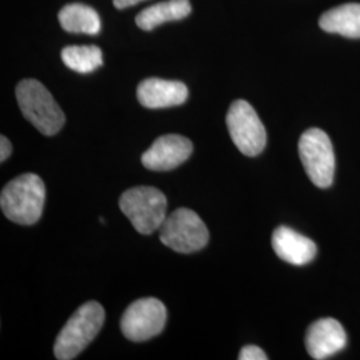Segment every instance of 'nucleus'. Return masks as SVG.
<instances>
[{
  "label": "nucleus",
  "mask_w": 360,
  "mask_h": 360,
  "mask_svg": "<svg viewBox=\"0 0 360 360\" xmlns=\"http://www.w3.org/2000/svg\"><path fill=\"white\" fill-rule=\"evenodd\" d=\"M46 203V186L37 174H23L8 181L0 195V207L6 218L22 226L38 221Z\"/></svg>",
  "instance_id": "nucleus-1"
},
{
  "label": "nucleus",
  "mask_w": 360,
  "mask_h": 360,
  "mask_svg": "<svg viewBox=\"0 0 360 360\" xmlns=\"http://www.w3.org/2000/svg\"><path fill=\"white\" fill-rule=\"evenodd\" d=\"M104 309L95 300L80 306L58 335L53 354L59 360H71L90 345L103 327Z\"/></svg>",
  "instance_id": "nucleus-2"
},
{
  "label": "nucleus",
  "mask_w": 360,
  "mask_h": 360,
  "mask_svg": "<svg viewBox=\"0 0 360 360\" xmlns=\"http://www.w3.org/2000/svg\"><path fill=\"white\" fill-rule=\"evenodd\" d=\"M15 94L25 117L43 135L52 136L63 129L65 114L40 82L25 79L16 86Z\"/></svg>",
  "instance_id": "nucleus-3"
},
{
  "label": "nucleus",
  "mask_w": 360,
  "mask_h": 360,
  "mask_svg": "<svg viewBox=\"0 0 360 360\" xmlns=\"http://www.w3.org/2000/svg\"><path fill=\"white\" fill-rule=\"evenodd\" d=\"M119 207L134 229L143 235L159 230L167 218V198L155 187L139 186L129 188L122 193Z\"/></svg>",
  "instance_id": "nucleus-4"
},
{
  "label": "nucleus",
  "mask_w": 360,
  "mask_h": 360,
  "mask_svg": "<svg viewBox=\"0 0 360 360\" xmlns=\"http://www.w3.org/2000/svg\"><path fill=\"white\" fill-rule=\"evenodd\" d=\"M159 236L163 245L180 254L200 251L210 240L205 221L188 208H178L168 215L159 229Z\"/></svg>",
  "instance_id": "nucleus-5"
},
{
  "label": "nucleus",
  "mask_w": 360,
  "mask_h": 360,
  "mask_svg": "<svg viewBox=\"0 0 360 360\" xmlns=\"http://www.w3.org/2000/svg\"><path fill=\"white\" fill-rule=\"evenodd\" d=\"M299 156L309 180L319 188L333 184L335 154L328 135L321 129H309L299 139Z\"/></svg>",
  "instance_id": "nucleus-6"
},
{
  "label": "nucleus",
  "mask_w": 360,
  "mask_h": 360,
  "mask_svg": "<svg viewBox=\"0 0 360 360\" xmlns=\"http://www.w3.org/2000/svg\"><path fill=\"white\" fill-rule=\"evenodd\" d=\"M227 127L232 142L242 154L257 156L267 143L266 129L254 107L245 101H235L227 112Z\"/></svg>",
  "instance_id": "nucleus-7"
},
{
  "label": "nucleus",
  "mask_w": 360,
  "mask_h": 360,
  "mask_svg": "<svg viewBox=\"0 0 360 360\" xmlns=\"http://www.w3.org/2000/svg\"><path fill=\"white\" fill-rule=\"evenodd\" d=\"M166 306L155 297H144L129 304L124 311L120 330L132 342H146L160 334L166 326Z\"/></svg>",
  "instance_id": "nucleus-8"
},
{
  "label": "nucleus",
  "mask_w": 360,
  "mask_h": 360,
  "mask_svg": "<svg viewBox=\"0 0 360 360\" xmlns=\"http://www.w3.org/2000/svg\"><path fill=\"white\" fill-rule=\"evenodd\" d=\"M193 143L180 135L158 138L142 155V165L147 169L165 172L183 165L193 154Z\"/></svg>",
  "instance_id": "nucleus-9"
},
{
  "label": "nucleus",
  "mask_w": 360,
  "mask_h": 360,
  "mask_svg": "<svg viewBox=\"0 0 360 360\" xmlns=\"http://www.w3.org/2000/svg\"><path fill=\"white\" fill-rule=\"evenodd\" d=\"M347 346V335L343 326L333 318H324L309 326L306 335V348L309 356L323 360L340 352Z\"/></svg>",
  "instance_id": "nucleus-10"
},
{
  "label": "nucleus",
  "mask_w": 360,
  "mask_h": 360,
  "mask_svg": "<svg viewBox=\"0 0 360 360\" xmlns=\"http://www.w3.org/2000/svg\"><path fill=\"white\" fill-rule=\"evenodd\" d=\"M136 96L143 107L159 110L184 103L188 98V89L178 80L148 77L138 86Z\"/></svg>",
  "instance_id": "nucleus-11"
},
{
  "label": "nucleus",
  "mask_w": 360,
  "mask_h": 360,
  "mask_svg": "<svg viewBox=\"0 0 360 360\" xmlns=\"http://www.w3.org/2000/svg\"><path fill=\"white\" fill-rule=\"evenodd\" d=\"M272 248L284 262L294 266H304L316 257V245L295 230L281 226L272 233Z\"/></svg>",
  "instance_id": "nucleus-12"
},
{
  "label": "nucleus",
  "mask_w": 360,
  "mask_h": 360,
  "mask_svg": "<svg viewBox=\"0 0 360 360\" xmlns=\"http://www.w3.org/2000/svg\"><path fill=\"white\" fill-rule=\"evenodd\" d=\"M319 26L330 34L346 38H360V4L348 3L323 13Z\"/></svg>",
  "instance_id": "nucleus-13"
},
{
  "label": "nucleus",
  "mask_w": 360,
  "mask_h": 360,
  "mask_svg": "<svg viewBox=\"0 0 360 360\" xmlns=\"http://www.w3.org/2000/svg\"><path fill=\"white\" fill-rule=\"evenodd\" d=\"M191 13V3L190 0H166L156 3L154 6L144 8L136 15V25L144 31H151L158 26L180 20L187 18Z\"/></svg>",
  "instance_id": "nucleus-14"
},
{
  "label": "nucleus",
  "mask_w": 360,
  "mask_h": 360,
  "mask_svg": "<svg viewBox=\"0 0 360 360\" xmlns=\"http://www.w3.org/2000/svg\"><path fill=\"white\" fill-rule=\"evenodd\" d=\"M59 23L67 32L96 35L102 28L101 16L90 6L71 3L65 6L58 15Z\"/></svg>",
  "instance_id": "nucleus-15"
},
{
  "label": "nucleus",
  "mask_w": 360,
  "mask_h": 360,
  "mask_svg": "<svg viewBox=\"0 0 360 360\" xmlns=\"http://www.w3.org/2000/svg\"><path fill=\"white\" fill-rule=\"evenodd\" d=\"M62 60L75 72L90 74L103 65V52L98 46H68L62 50Z\"/></svg>",
  "instance_id": "nucleus-16"
},
{
  "label": "nucleus",
  "mask_w": 360,
  "mask_h": 360,
  "mask_svg": "<svg viewBox=\"0 0 360 360\" xmlns=\"http://www.w3.org/2000/svg\"><path fill=\"white\" fill-rule=\"evenodd\" d=\"M239 360H267V355L262 348L250 345L240 349Z\"/></svg>",
  "instance_id": "nucleus-17"
},
{
  "label": "nucleus",
  "mask_w": 360,
  "mask_h": 360,
  "mask_svg": "<svg viewBox=\"0 0 360 360\" xmlns=\"http://www.w3.org/2000/svg\"><path fill=\"white\" fill-rule=\"evenodd\" d=\"M11 153H13V146H11V143H10V141H8L4 135H1V136H0V162L7 160V159L10 158Z\"/></svg>",
  "instance_id": "nucleus-18"
},
{
  "label": "nucleus",
  "mask_w": 360,
  "mask_h": 360,
  "mask_svg": "<svg viewBox=\"0 0 360 360\" xmlns=\"http://www.w3.org/2000/svg\"><path fill=\"white\" fill-rule=\"evenodd\" d=\"M141 1H144V0H114V6H115L117 10H124V8L131 7V6H135V4L141 3Z\"/></svg>",
  "instance_id": "nucleus-19"
}]
</instances>
